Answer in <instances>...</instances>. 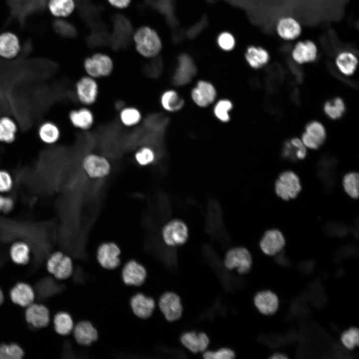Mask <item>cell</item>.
<instances>
[{
  "label": "cell",
  "mask_w": 359,
  "mask_h": 359,
  "mask_svg": "<svg viewBox=\"0 0 359 359\" xmlns=\"http://www.w3.org/2000/svg\"><path fill=\"white\" fill-rule=\"evenodd\" d=\"M131 305L134 313L143 319L150 317L155 307V301L152 298L141 293L132 297Z\"/></svg>",
  "instance_id": "484cf974"
},
{
  "label": "cell",
  "mask_w": 359,
  "mask_h": 359,
  "mask_svg": "<svg viewBox=\"0 0 359 359\" xmlns=\"http://www.w3.org/2000/svg\"><path fill=\"white\" fill-rule=\"evenodd\" d=\"M73 330L74 338L80 345H89L98 338L97 330L88 321L79 322Z\"/></svg>",
  "instance_id": "f546056e"
},
{
  "label": "cell",
  "mask_w": 359,
  "mask_h": 359,
  "mask_svg": "<svg viewBox=\"0 0 359 359\" xmlns=\"http://www.w3.org/2000/svg\"><path fill=\"white\" fill-rule=\"evenodd\" d=\"M81 167L86 175L93 180L105 178L112 171L109 160L104 155L94 152L84 156L81 160Z\"/></svg>",
  "instance_id": "7a4b0ae2"
},
{
  "label": "cell",
  "mask_w": 359,
  "mask_h": 359,
  "mask_svg": "<svg viewBox=\"0 0 359 359\" xmlns=\"http://www.w3.org/2000/svg\"><path fill=\"white\" fill-rule=\"evenodd\" d=\"M162 107L168 111H176L181 109L184 104L183 99L175 91L167 90L160 97Z\"/></svg>",
  "instance_id": "d590c367"
},
{
  "label": "cell",
  "mask_w": 359,
  "mask_h": 359,
  "mask_svg": "<svg viewBox=\"0 0 359 359\" xmlns=\"http://www.w3.org/2000/svg\"><path fill=\"white\" fill-rule=\"evenodd\" d=\"M235 357V353L230 349L221 348L216 351H207L203 354L206 359H231Z\"/></svg>",
  "instance_id": "bcb514c9"
},
{
  "label": "cell",
  "mask_w": 359,
  "mask_h": 359,
  "mask_svg": "<svg viewBox=\"0 0 359 359\" xmlns=\"http://www.w3.org/2000/svg\"><path fill=\"white\" fill-rule=\"evenodd\" d=\"M232 107V105L230 101L227 100H221L215 105L214 113L219 120L226 122L229 120L228 112Z\"/></svg>",
  "instance_id": "ee69618b"
},
{
  "label": "cell",
  "mask_w": 359,
  "mask_h": 359,
  "mask_svg": "<svg viewBox=\"0 0 359 359\" xmlns=\"http://www.w3.org/2000/svg\"><path fill=\"white\" fill-rule=\"evenodd\" d=\"M159 307L166 319L170 322L179 320L182 313L180 297L172 292L165 293L159 300Z\"/></svg>",
  "instance_id": "8fae6325"
},
{
  "label": "cell",
  "mask_w": 359,
  "mask_h": 359,
  "mask_svg": "<svg viewBox=\"0 0 359 359\" xmlns=\"http://www.w3.org/2000/svg\"><path fill=\"white\" fill-rule=\"evenodd\" d=\"M346 107L343 100L336 97L328 100L324 106V110L326 114L332 119H338L341 118L345 111Z\"/></svg>",
  "instance_id": "ab89813d"
},
{
  "label": "cell",
  "mask_w": 359,
  "mask_h": 359,
  "mask_svg": "<svg viewBox=\"0 0 359 359\" xmlns=\"http://www.w3.org/2000/svg\"><path fill=\"white\" fill-rule=\"evenodd\" d=\"M245 58L251 67L257 69L268 62L270 55L268 51L263 47L250 46L247 49Z\"/></svg>",
  "instance_id": "d6a6232c"
},
{
  "label": "cell",
  "mask_w": 359,
  "mask_h": 359,
  "mask_svg": "<svg viewBox=\"0 0 359 359\" xmlns=\"http://www.w3.org/2000/svg\"><path fill=\"white\" fill-rule=\"evenodd\" d=\"M83 66L86 75L97 80L110 76L114 70V63L111 58L100 53L86 58Z\"/></svg>",
  "instance_id": "277c9868"
},
{
  "label": "cell",
  "mask_w": 359,
  "mask_h": 359,
  "mask_svg": "<svg viewBox=\"0 0 359 359\" xmlns=\"http://www.w3.org/2000/svg\"><path fill=\"white\" fill-rule=\"evenodd\" d=\"M306 155L305 145L298 138H292L284 142L281 151V156L284 159L296 162L304 159Z\"/></svg>",
  "instance_id": "4316f807"
},
{
  "label": "cell",
  "mask_w": 359,
  "mask_h": 359,
  "mask_svg": "<svg viewBox=\"0 0 359 359\" xmlns=\"http://www.w3.org/2000/svg\"><path fill=\"white\" fill-rule=\"evenodd\" d=\"M37 137L43 144L51 146L56 144L61 139L62 132L59 126L52 120H45L38 126Z\"/></svg>",
  "instance_id": "ac0fdd59"
},
{
  "label": "cell",
  "mask_w": 359,
  "mask_h": 359,
  "mask_svg": "<svg viewBox=\"0 0 359 359\" xmlns=\"http://www.w3.org/2000/svg\"><path fill=\"white\" fill-rule=\"evenodd\" d=\"M68 120L73 128L85 132L92 128L95 124V116L90 107L81 105L69 111Z\"/></svg>",
  "instance_id": "9c48e42d"
},
{
  "label": "cell",
  "mask_w": 359,
  "mask_h": 359,
  "mask_svg": "<svg viewBox=\"0 0 359 359\" xmlns=\"http://www.w3.org/2000/svg\"><path fill=\"white\" fill-rule=\"evenodd\" d=\"M317 55V46L314 42L310 40L297 42L291 52L293 60L298 64L313 62Z\"/></svg>",
  "instance_id": "e0dca14e"
},
{
  "label": "cell",
  "mask_w": 359,
  "mask_h": 359,
  "mask_svg": "<svg viewBox=\"0 0 359 359\" xmlns=\"http://www.w3.org/2000/svg\"><path fill=\"white\" fill-rule=\"evenodd\" d=\"M254 303L258 311L263 315L274 314L279 307V299L273 292L265 290L258 292L254 296Z\"/></svg>",
  "instance_id": "44dd1931"
},
{
  "label": "cell",
  "mask_w": 359,
  "mask_h": 359,
  "mask_svg": "<svg viewBox=\"0 0 359 359\" xmlns=\"http://www.w3.org/2000/svg\"><path fill=\"white\" fill-rule=\"evenodd\" d=\"M341 340L345 347L349 350H353L359 345V330L352 327L344 331L341 336Z\"/></svg>",
  "instance_id": "7bdbcfd3"
},
{
  "label": "cell",
  "mask_w": 359,
  "mask_h": 359,
  "mask_svg": "<svg viewBox=\"0 0 359 359\" xmlns=\"http://www.w3.org/2000/svg\"><path fill=\"white\" fill-rule=\"evenodd\" d=\"M10 296L14 303L22 307H27L32 303L34 299V293L28 284L19 283L11 290Z\"/></svg>",
  "instance_id": "4dcf8cb0"
},
{
  "label": "cell",
  "mask_w": 359,
  "mask_h": 359,
  "mask_svg": "<svg viewBox=\"0 0 359 359\" xmlns=\"http://www.w3.org/2000/svg\"><path fill=\"white\" fill-rule=\"evenodd\" d=\"M4 297H3V294L1 291V290L0 288V304H1L3 301Z\"/></svg>",
  "instance_id": "816d5d0a"
},
{
  "label": "cell",
  "mask_w": 359,
  "mask_h": 359,
  "mask_svg": "<svg viewBox=\"0 0 359 359\" xmlns=\"http://www.w3.org/2000/svg\"><path fill=\"white\" fill-rule=\"evenodd\" d=\"M337 160L330 156H324L318 162L317 173L325 189L330 191L335 183Z\"/></svg>",
  "instance_id": "9a60e30c"
},
{
  "label": "cell",
  "mask_w": 359,
  "mask_h": 359,
  "mask_svg": "<svg viewBox=\"0 0 359 359\" xmlns=\"http://www.w3.org/2000/svg\"><path fill=\"white\" fill-rule=\"evenodd\" d=\"M47 5L50 13L57 17L68 16L75 6L73 0H48Z\"/></svg>",
  "instance_id": "e575fe53"
},
{
  "label": "cell",
  "mask_w": 359,
  "mask_h": 359,
  "mask_svg": "<svg viewBox=\"0 0 359 359\" xmlns=\"http://www.w3.org/2000/svg\"><path fill=\"white\" fill-rule=\"evenodd\" d=\"M46 266L48 271L58 279H66L72 273L71 258L61 251L52 253L47 260Z\"/></svg>",
  "instance_id": "ba28073f"
},
{
  "label": "cell",
  "mask_w": 359,
  "mask_h": 359,
  "mask_svg": "<svg viewBox=\"0 0 359 359\" xmlns=\"http://www.w3.org/2000/svg\"><path fill=\"white\" fill-rule=\"evenodd\" d=\"M326 137V131L323 125L314 121L307 124L302 139L304 145L307 147L317 149L324 143Z\"/></svg>",
  "instance_id": "2e32d148"
},
{
  "label": "cell",
  "mask_w": 359,
  "mask_h": 359,
  "mask_svg": "<svg viewBox=\"0 0 359 359\" xmlns=\"http://www.w3.org/2000/svg\"><path fill=\"white\" fill-rule=\"evenodd\" d=\"M22 349L16 344L0 345V359H18L23 356Z\"/></svg>",
  "instance_id": "b9f144b4"
},
{
  "label": "cell",
  "mask_w": 359,
  "mask_h": 359,
  "mask_svg": "<svg viewBox=\"0 0 359 359\" xmlns=\"http://www.w3.org/2000/svg\"><path fill=\"white\" fill-rule=\"evenodd\" d=\"M358 64L357 56L350 51H343L337 55L336 64L339 71L346 76H350L355 71Z\"/></svg>",
  "instance_id": "1f68e13d"
},
{
  "label": "cell",
  "mask_w": 359,
  "mask_h": 359,
  "mask_svg": "<svg viewBox=\"0 0 359 359\" xmlns=\"http://www.w3.org/2000/svg\"><path fill=\"white\" fill-rule=\"evenodd\" d=\"M146 276L144 267L133 260L128 262L122 271L123 281L128 285L140 286L144 283Z\"/></svg>",
  "instance_id": "7402d4cb"
},
{
  "label": "cell",
  "mask_w": 359,
  "mask_h": 359,
  "mask_svg": "<svg viewBox=\"0 0 359 359\" xmlns=\"http://www.w3.org/2000/svg\"><path fill=\"white\" fill-rule=\"evenodd\" d=\"M326 234L330 236L343 237L353 232L354 235H358V230H356L351 227L337 222H330L326 224L324 227Z\"/></svg>",
  "instance_id": "74e56055"
},
{
  "label": "cell",
  "mask_w": 359,
  "mask_h": 359,
  "mask_svg": "<svg viewBox=\"0 0 359 359\" xmlns=\"http://www.w3.org/2000/svg\"><path fill=\"white\" fill-rule=\"evenodd\" d=\"M191 96L197 105L200 107H206L214 100L216 91L210 83L200 81L193 89Z\"/></svg>",
  "instance_id": "d4e9b609"
},
{
  "label": "cell",
  "mask_w": 359,
  "mask_h": 359,
  "mask_svg": "<svg viewBox=\"0 0 359 359\" xmlns=\"http://www.w3.org/2000/svg\"><path fill=\"white\" fill-rule=\"evenodd\" d=\"M21 50L20 40L14 32L5 31L0 33V58L13 60L19 55Z\"/></svg>",
  "instance_id": "4fadbf2b"
},
{
  "label": "cell",
  "mask_w": 359,
  "mask_h": 359,
  "mask_svg": "<svg viewBox=\"0 0 359 359\" xmlns=\"http://www.w3.org/2000/svg\"><path fill=\"white\" fill-rule=\"evenodd\" d=\"M157 154L154 148L150 145H144L135 152L134 159L137 164L146 167L153 164L156 159Z\"/></svg>",
  "instance_id": "8d00e7d4"
},
{
  "label": "cell",
  "mask_w": 359,
  "mask_h": 359,
  "mask_svg": "<svg viewBox=\"0 0 359 359\" xmlns=\"http://www.w3.org/2000/svg\"><path fill=\"white\" fill-rule=\"evenodd\" d=\"M225 267L229 269H236L241 274L247 273L252 265L251 255L247 249L238 247L230 249L227 252L225 259Z\"/></svg>",
  "instance_id": "52a82bcc"
},
{
  "label": "cell",
  "mask_w": 359,
  "mask_h": 359,
  "mask_svg": "<svg viewBox=\"0 0 359 359\" xmlns=\"http://www.w3.org/2000/svg\"><path fill=\"white\" fill-rule=\"evenodd\" d=\"M301 189L299 179L292 171L283 172L275 183L277 194L284 200L295 198Z\"/></svg>",
  "instance_id": "8992f818"
},
{
  "label": "cell",
  "mask_w": 359,
  "mask_h": 359,
  "mask_svg": "<svg viewBox=\"0 0 359 359\" xmlns=\"http://www.w3.org/2000/svg\"><path fill=\"white\" fill-rule=\"evenodd\" d=\"M27 322L35 328L46 326L49 322V312L48 309L40 304H31L25 311Z\"/></svg>",
  "instance_id": "cb8c5ba5"
},
{
  "label": "cell",
  "mask_w": 359,
  "mask_h": 359,
  "mask_svg": "<svg viewBox=\"0 0 359 359\" xmlns=\"http://www.w3.org/2000/svg\"><path fill=\"white\" fill-rule=\"evenodd\" d=\"M14 186V180L11 173L0 169V193L5 194L10 192Z\"/></svg>",
  "instance_id": "f6af8a7d"
},
{
  "label": "cell",
  "mask_w": 359,
  "mask_h": 359,
  "mask_svg": "<svg viewBox=\"0 0 359 359\" xmlns=\"http://www.w3.org/2000/svg\"><path fill=\"white\" fill-rule=\"evenodd\" d=\"M285 244L283 234L277 230H269L260 242L262 251L266 255H274L280 252Z\"/></svg>",
  "instance_id": "ffe728a7"
},
{
  "label": "cell",
  "mask_w": 359,
  "mask_h": 359,
  "mask_svg": "<svg viewBox=\"0 0 359 359\" xmlns=\"http://www.w3.org/2000/svg\"><path fill=\"white\" fill-rule=\"evenodd\" d=\"M136 48L142 56L147 58L156 57L161 49V42L157 33L148 27L137 30L134 35Z\"/></svg>",
  "instance_id": "3957f363"
},
{
  "label": "cell",
  "mask_w": 359,
  "mask_h": 359,
  "mask_svg": "<svg viewBox=\"0 0 359 359\" xmlns=\"http://www.w3.org/2000/svg\"><path fill=\"white\" fill-rule=\"evenodd\" d=\"M276 30L278 36L283 40H293L301 35L302 26L295 18L285 16L279 19L276 24Z\"/></svg>",
  "instance_id": "d6986e66"
},
{
  "label": "cell",
  "mask_w": 359,
  "mask_h": 359,
  "mask_svg": "<svg viewBox=\"0 0 359 359\" xmlns=\"http://www.w3.org/2000/svg\"><path fill=\"white\" fill-rule=\"evenodd\" d=\"M180 339L182 344L193 353L204 352L209 343L208 336L203 332H186L181 335Z\"/></svg>",
  "instance_id": "603a6c76"
},
{
  "label": "cell",
  "mask_w": 359,
  "mask_h": 359,
  "mask_svg": "<svg viewBox=\"0 0 359 359\" xmlns=\"http://www.w3.org/2000/svg\"><path fill=\"white\" fill-rule=\"evenodd\" d=\"M54 326L56 332L62 335L69 334L73 329L71 317L66 312H59L54 318Z\"/></svg>",
  "instance_id": "f35d334b"
},
{
  "label": "cell",
  "mask_w": 359,
  "mask_h": 359,
  "mask_svg": "<svg viewBox=\"0 0 359 359\" xmlns=\"http://www.w3.org/2000/svg\"><path fill=\"white\" fill-rule=\"evenodd\" d=\"M31 249L29 244L22 240L13 242L9 248V256L15 263L24 264L30 259Z\"/></svg>",
  "instance_id": "836d02e7"
},
{
  "label": "cell",
  "mask_w": 359,
  "mask_h": 359,
  "mask_svg": "<svg viewBox=\"0 0 359 359\" xmlns=\"http://www.w3.org/2000/svg\"><path fill=\"white\" fill-rule=\"evenodd\" d=\"M162 236L164 241L168 246H180L184 244L188 238V228L182 221L172 220L163 227Z\"/></svg>",
  "instance_id": "5b68a950"
},
{
  "label": "cell",
  "mask_w": 359,
  "mask_h": 359,
  "mask_svg": "<svg viewBox=\"0 0 359 359\" xmlns=\"http://www.w3.org/2000/svg\"><path fill=\"white\" fill-rule=\"evenodd\" d=\"M343 185L350 196L357 198L359 196V174L350 173L346 175L344 178Z\"/></svg>",
  "instance_id": "60d3db41"
},
{
  "label": "cell",
  "mask_w": 359,
  "mask_h": 359,
  "mask_svg": "<svg viewBox=\"0 0 359 359\" xmlns=\"http://www.w3.org/2000/svg\"><path fill=\"white\" fill-rule=\"evenodd\" d=\"M120 248L116 243L112 241L104 242L98 247L97 259L103 267L113 269L120 264Z\"/></svg>",
  "instance_id": "30bf717a"
},
{
  "label": "cell",
  "mask_w": 359,
  "mask_h": 359,
  "mask_svg": "<svg viewBox=\"0 0 359 359\" xmlns=\"http://www.w3.org/2000/svg\"><path fill=\"white\" fill-rule=\"evenodd\" d=\"M14 205L12 197L0 193V213H8L12 211Z\"/></svg>",
  "instance_id": "c3c4849f"
},
{
  "label": "cell",
  "mask_w": 359,
  "mask_h": 359,
  "mask_svg": "<svg viewBox=\"0 0 359 359\" xmlns=\"http://www.w3.org/2000/svg\"><path fill=\"white\" fill-rule=\"evenodd\" d=\"M219 46L225 50H230L235 45V40L233 36L228 32L221 33L218 38Z\"/></svg>",
  "instance_id": "7dc6e473"
},
{
  "label": "cell",
  "mask_w": 359,
  "mask_h": 359,
  "mask_svg": "<svg viewBox=\"0 0 359 359\" xmlns=\"http://www.w3.org/2000/svg\"><path fill=\"white\" fill-rule=\"evenodd\" d=\"M113 6L118 8H124L129 4L131 0H108Z\"/></svg>",
  "instance_id": "681fc988"
},
{
  "label": "cell",
  "mask_w": 359,
  "mask_h": 359,
  "mask_svg": "<svg viewBox=\"0 0 359 359\" xmlns=\"http://www.w3.org/2000/svg\"><path fill=\"white\" fill-rule=\"evenodd\" d=\"M18 131L15 120L8 115L0 116V144L10 145L14 143Z\"/></svg>",
  "instance_id": "83f0119b"
},
{
  "label": "cell",
  "mask_w": 359,
  "mask_h": 359,
  "mask_svg": "<svg viewBox=\"0 0 359 359\" xmlns=\"http://www.w3.org/2000/svg\"><path fill=\"white\" fill-rule=\"evenodd\" d=\"M195 65L190 56L186 54L180 56L178 66L172 78L174 85L183 86L188 83L196 73Z\"/></svg>",
  "instance_id": "5bb4252c"
},
{
  "label": "cell",
  "mask_w": 359,
  "mask_h": 359,
  "mask_svg": "<svg viewBox=\"0 0 359 359\" xmlns=\"http://www.w3.org/2000/svg\"><path fill=\"white\" fill-rule=\"evenodd\" d=\"M114 30L110 38L109 44L114 47H121L129 44L132 32L131 24L122 15H115L113 19Z\"/></svg>",
  "instance_id": "7c38bea8"
},
{
  "label": "cell",
  "mask_w": 359,
  "mask_h": 359,
  "mask_svg": "<svg viewBox=\"0 0 359 359\" xmlns=\"http://www.w3.org/2000/svg\"><path fill=\"white\" fill-rule=\"evenodd\" d=\"M75 96L81 105L91 107L97 102L100 87L98 80L85 75L80 77L74 85Z\"/></svg>",
  "instance_id": "6da1fadb"
},
{
  "label": "cell",
  "mask_w": 359,
  "mask_h": 359,
  "mask_svg": "<svg viewBox=\"0 0 359 359\" xmlns=\"http://www.w3.org/2000/svg\"><path fill=\"white\" fill-rule=\"evenodd\" d=\"M270 358L272 359H285L288 358V357L283 353H276L272 355Z\"/></svg>",
  "instance_id": "f907efd6"
},
{
  "label": "cell",
  "mask_w": 359,
  "mask_h": 359,
  "mask_svg": "<svg viewBox=\"0 0 359 359\" xmlns=\"http://www.w3.org/2000/svg\"><path fill=\"white\" fill-rule=\"evenodd\" d=\"M143 116L140 109L135 106H123L119 109L118 120L120 123L128 128L135 127L141 124Z\"/></svg>",
  "instance_id": "f1b7e54d"
}]
</instances>
